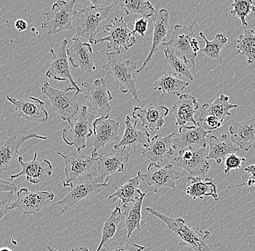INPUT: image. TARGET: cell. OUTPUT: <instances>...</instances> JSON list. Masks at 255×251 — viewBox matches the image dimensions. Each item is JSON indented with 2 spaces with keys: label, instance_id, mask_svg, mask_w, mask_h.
<instances>
[{
  "label": "cell",
  "instance_id": "cell-1",
  "mask_svg": "<svg viewBox=\"0 0 255 251\" xmlns=\"http://www.w3.org/2000/svg\"><path fill=\"white\" fill-rule=\"evenodd\" d=\"M145 210L160 219L170 231L177 235L180 240V246H186L195 251H213L206 243L207 240L211 236L210 232L189 226L181 217L171 218L151 207H146Z\"/></svg>",
  "mask_w": 255,
  "mask_h": 251
},
{
  "label": "cell",
  "instance_id": "cell-2",
  "mask_svg": "<svg viewBox=\"0 0 255 251\" xmlns=\"http://www.w3.org/2000/svg\"><path fill=\"white\" fill-rule=\"evenodd\" d=\"M108 62L103 65L108 75L114 77L123 93L130 92L133 98L141 104L136 89L137 66L135 62L125 60L116 52H107Z\"/></svg>",
  "mask_w": 255,
  "mask_h": 251
},
{
  "label": "cell",
  "instance_id": "cell-3",
  "mask_svg": "<svg viewBox=\"0 0 255 251\" xmlns=\"http://www.w3.org/2000/svg\"><path fill=\"white\" fill-rule=\"evenodd\" d=\"M195 22L190 25H175L171 39L162 43L164 47H171L178 57L189 65L191 69L195 66V58L200 51L199 41L195 38L194 26Z\"/></svg>",
  "mask_w": 255,
  "mask_h": 251
},
{
  "label": "cell",
  "instance_id": "cell-4",
  "mask_svg": "<svg viewBox=\"0 0 255 251\" xmlns=\"http://www.w3.org/2000/svg\"><path fill=\"white\" fill-rule=\"evenodd\" d=\"M41 92L49 98L53 112L71 126L72 119L79 111V105L76 101L79 92L72 85L66 87L64 90L55 89L48 82L43 84Z\"/></svg>",
  "mask_w": 255,
  "mask_h": 251
},
{
  "label": "cell",
  "instance_id": "cell-5",
  "mask_svg": "<svg viewBox=\"0 0 255 251\" xmlns=\"http://www.w3.org/2000/svg\"><path fill=\"white\" fill-rule=\"evenodd\" d=\"M113 7L114 4L104 7L92 5L77 11L75 18L78 36L86 38L91 44H95V36L105 24Z\"/></svg>",
  "mask_w": 255,
  "mask_h": 251
},
{
  "label": "cell",
  "instance_id": "cell-6",
  "mask_svg": "<svg viewBox=\"0 0 255 251\" xmlns=\"http://www.w3.org/2000/svg\"><path fill=\"white\" fill-rule=\"evenodd\" d=\"M95 115L88 112L87 106H83L77 117L72 122L71 128H64L63 138L68 146H75L78 153L87 147V140L94 134L93 124Z\"/></svg>",
  "mask_w": 255,
  "mask_h": 251
},
{
  "label": "cell",
  "instance_id": "cell-7",
  "mask_svg": "<svg viewBox=\"0 0 255 251\" xmlns=\"http://www.w3.org/2000/svg\"><path fill=\"white\" fill-rule=\"evenodd\" d=\"M108 185V182L97 183L92 175L90 174H85L74 181L71 184L69 192L65 195V198L58 202L53 203V205H61L63 209L60 213L63 214L71 209L76 203L101 193Z\"/></svg>",
  "mask_w": 255,
  "mask_h": 251
},
{
  "label": "cell",
  "instance_id": "cell-8",
  "mask_svg": "<svg viewBox=\"0 0 255 251\" xmlns=\"http://www.w3.org/2000/svg\"><path fill=\"white\" fill-rule=\"evenodd\" d=\"M75 0L71 1H57L54 3L52 9L44 13L46 20L41 24V28L48 30V35L55 34L62 31L73 28V19L77 10H75Z\"/></svg>",
  "mask_w": 255,
  "mask_h": 251
},
{
  "label": "cell",
  "instance_id": "cell-9",
  "mask_svg": "<svg viewBox=\"0 0 255 251\" xmlns=\"http://www.w3.org/2000/svg\"><path fill=\"white\" fill-rule=\"evenodd\" d=\"M104 32L107 36L102 39L96 40L95 44L108 41L107 47L114 49L115 52L121 54V48L128 50L129 48H133L136 43L134 33L129 29L128 25L124 20V17H116L112 20L111 24L106 25Z\"/></svg>",
  "mask_w": 255,
  "mask_h": 251
},
{
  "label": "cell",
  "instance_id": "cell-10",
  "mask_svg": "<svg viewBox=\"0 0 255 251\" xmlns=\"http://www.w3.org/2000/svg\"><path fill=\"white\" fill-rule=\"evenodd\" d=\"M137 175L145 185L149 187H154V193H158L161 187H169L175 195V182L179 179V172L175 170L171 164L161 167L158 164L151 162L146 173L139 171Z\"/></svg>",
  "mask_w": 255,
  "mask_h": 251
},
{
  "label": "cell",
  "instance_id": "cell-11",
  "mask_svg": "<svg viewBox=\"0 0 255 251\" xmlns=\"http://www.w3.org/2000/svg\"><path fill=\"white\" fill-rule=\"evenodd\" d=\"M81 85L87 90L84 98L88 107L100 114L101 117L108 118L112 109L110 102L113 98L108 89L106 81L104 79H97L94 84L84 82Z\"/></svg>",
  "mask_w": 255,
  "mask_h": 251
},
{
  "label": "cell",
  "instance_id": "cell-12",
  "mask_svg": "<svg viewBox=\"0 0 255 251\" xmlns=\"http://www.w3.org/2000/svg\"><path fill=\"white\" fill-rule=\"evenodd\" d=\"M177 167L187 171L193 177L205 175L210 169V162L207 159L206 149H181L178 157L174 158Z\"/></svg>",
  "mask_w": 255,
  "mask_h": 251
},
{
  "label": "cell",
  "instance_id": "cell-13",
  "mask_svg": "<svg viewBox=\"0 0 255 251\" xmlns=\"http://www.w3.org/2000/svg\"><path fill=\"white\" fill-rule=\"evenodd\" d=\"M55 198V194L51 192L38 190H29L23 187L17 191V198L12 203L10 209H17L25 214H33L42 210L49 201Z\"/></svg>",
  "mask_w": 255,
  "mask_h": 251
},
{
  "label": "cell",
  "instance_id": "cell-14",
  "mask_svg": "<svg viewBox=\"0 0 255 251\" xmlns=\"http://www.w3.org/2000/svg\"><path fill=\"white\" fill-rule=\"evenodd\" d=\"M57 155L62 157L65 163V177L63 181L64 187H71L74 181L88 174L94 164L100 160V157L94 158L92 156L89 157L80 153L65 155L58 152Z\"/></svg>",
  "mask_w": 255,
  "mask_h": 251
},
{
  "label": "cell",
  "instance_id": "cell-15",
  "mask_svg": "<svg viewBox=\"0 0 255 251\" xmlns=\"http://www.w3.org/2000/svg\"><path fill=\"white\" fill-rule=\"evenodd\" d=\"M68 44V39H65L62 42L61 47L57 52H55L53 49H50L52 57L50 61V66L45 75L49 79H54V80L69 81L73 88H76L79 92H82L73 79L71 73V68L68 60V53H67Z\"/></svg>",
  "mask_w": 255,
  "mask_h": 251
},
{
  "label": "cell",
  "instance_id": "cell-16",
  "mask_svg": "<svg viewBox=\"0 0 255 251\" xmlns=\"http://www.w3.org/2000/svg\"><path fill=\"white\" fill-rule=\"evenodd\" d=\"M7 101L15 107L19 117L28 122H44L49 119V113L45 109V104L39 98H15L7 95Z\"/></svg>",
  "mask_w": 255,
  "mask_h": 251
},
{
  "label": "cell",
  "instance_id": "cell-17",
  "mask_svg": "<svg viewBox=\"0 0 255 251\" xmlns=\"http://www.w3.org/2000/svg\"><path fill=\"white\" fill-rule=\"evenodd\" d=\"M46 140V136H40L35 133L28 134L15 135L0 141V173L7 170L9 167L18 160L19 149L25 141L30 139Z\"/></svg>",
  "mask_w": 255,
  "mask_h": 251
},
{
  "label": "cell",
  "instance_id": "cell-18",
  "mask_svg": "<svg viewBox=\"0 0 255 251\" xmlns=\"http://www.w3.org/2000/svg\"><path fill=\"white\" fill-rule=\"evenodd\" d=\"M37 151L34 153L33 160L30 162L24 161L22 157H18V163L21 166V171L17 174L10 176V179L18 178L19 177L25 176L26 180L32 184H39L45 180L49 176L52 175L53 166L47 160L37 161Z\"/></svg>",
  "mask_w": 255,
  "mask_h": 251
},
{
  "label": "cell",
  "instance_id": "cell-19",
  "mask_svg": "<svg viewBox=\"0 0 255 251\" xmlns=\"http://www.w3.org/2000/svg\"><path fill=\"white\" fill-rule=\"evenodd\" d=\"M73 45L67 49L70 63L75 68H79L82 73H92L96 70L95 58L91 44L82 42L79 37H73Z\"/></svg>",
  "mask_w": 255,
  "mask_h": 251
},
{
  "label": "cell",
  "instance_id": "cell-20",
  "mask_svg": "<svg viewBox=\"0 0 255 251\" xmlns=\"http://www.w3.org/2000/svg\"><path fill=\"white\" fill-rule=\"evenodd\" d=\"M213 131H207L202 127L183 126L179 129V133H175L173 138V148L177 149L191 148L193 149H206L208 140L207 136Z\"/></svg>",
  "mask_w": 255,
  "mask_h": 251
},
{
  "label": "cell",
  "instance_id": "cell-21",
  "mask_svg": "<svg viewBox=\"0 0 255 251\" xmlns=\"http://www.w3.org/2000/svg\"><path fill=\"white\" fill-rule=\"evenodd\" d=\"M124 149L118 150L115 155L100 156L97 162V177L95 181L97 183L108 182L110 176L123 172L125 169L126 165L130 158V153L124 154Z\"/></svg>",
  "mask_w": 255,
  "mask_h": 251
},
{
  "label": "cell",
  "instance_id": "cell-22",
  "mask_svg": "<svg viewBox=\"0 0 255 251\" xmlns=\"http://www.w3.org/2000/svg\"><path fill=\"white\" fill-rule=\"evenodd\" d=\"M151 18L154 24V31H153L150 52L141 68L137 71V73L141 72L146 65L150 63L153 55L158 49L159 46L162 43L166 42L167 38L171 33L170 23H169L170 16H169V12L166 9H161L160 10L156 11Z\"/></svg>",
  "mask_w": 255,
  "mask_h": 251
},
{
  "label": "cell",
  "instance_id": "cell-23",
  "mask_svg": "<svg viewBox=\"0 0 255 251\" xmlns=\"http://www.w3.org/2000/svg\"><path fill=\"white\" fill-rule=\"evenodd\" d=\"M175 133L162 136L157 134L150 140L147 146L141 148L143 157L154 163L162 162L165 158H170L175 153L173 137Z\"/></svg>",
  "mask_w": 255,
  "mask_h": 251
},
{
  "label": "cell",
  "instance_id": "cell-24",
  "mask_svg": "<svg viewBox=\"0 0 255 251\" xmlns=\"http://www.w3.org/2000/svg\"><path fill=\"white\" fill-rule=\"evenodd\" d=\"M119 122L111 120L109 117H100L96 119L93 124L94 148L92 152V157L97 158V151L100 148L104 147L108 143L119 140Z\"/></svg>",
  "mask_w": 255,
  "mask_h": 251
},
{
  "label": "cell",
  "instance_id": "cell-25",
  "mask_svg": "<svg viewBox=\"0 0 255 251\" xmlns=\"http://www.w3.org/2000/svg\"><path fill=\"white\" fill-rule=\"evenodd\" d=\"M169 113V109L165 106L149 104L140 107L133 108L132 117L139 119L143 128L151 130H159L165 124L164 117Z\"/></svg>",
  "mask_w": 255,
  "mask_h": 251
},
{
  "label": "cell",
  "instance_id": "cell-26",
  "mask_svg": "<svg viewBox=\"0 0 255 251\" xmlns=\"http://www.w3.org/2000/svg\"><path fill=\"white\" fill-rule=\"evenodd\" d=\"M198 109L199 103L197 98L189 93L181 94L172 109L175 119V125L179 129L188 122H192L194 126H197V122L194 116Z\"/></svg>",
  "mask_w": 255,
  "mask_h": 251
},
{
  "label": "cell",
  "instance_id": "cell-27",
  "mask_svg": "<svg viewBox=\"0 0 255 251\" xmlns=\"http://www.w3.org/2000/svg\"><path fill=\"white\" fill-rule=\"evenodd\" d=\"M229 133L234 145L248 152L255 141V118L234 124L229 128Z\"/></svg>",
  "mask_w": 255,
  "mask_h": 251
},
{
  "label": "cell",
  "instance_id": "cell-28",
  "mask_svg": "<svg viewBox=\"0 0 255 251\" xmlns=\"http://www.w3.org/2000/svg\"><path fill=\"white\" fill-rule=\"evenodd\" d=\"M209 153L207 160H215L218 165H221L226 160V157L231 154H235L240 151L239 148L233 144L229 136L223 133L218 137L211 136L208 140Z\"/></svg>",
  "mask_w": 255,
  "mask_h": 251
},
{
  "label": "cell",
  "instance_id": "cell-29",
  "mask_svg": "<svg viewBox=\"0 0 255 251\" xmlns=\"http://www.w3.org/2000/svg\"><path fill=\"white\" fill-rule=\"evenodd\" d=\"M133 120H131L129 116H127L126 119V129L124 136L121 138L119 144L113 146L114 149L119 150L123 149L125 150L127 147H132L136 149L139 145L143 148L146 147L150 141V136L147 131L141 132L137 130L136 125L138 121L134 120V124L132 123Z\"/></svg>",
  "mask_w": 255,
  "mask_h": 251
},
{
  "label": "cell",
  "instance_id": "cell-30",
  "mask_svg": "<svg viewBox=\"0 0 255 251\" xmlns=\"http://www.w3.org/2000/svg\"><path fill=\"white\" fill-rule=\"evenodd\" d=\"M188 179L190 181L191 183L186 187V193L192 199H203L205 197L210 196L215 201H218L219 197L217 190V185L213 179L207 177L203 180L202 177L193 176H189Z\"/></svg>",
  "mask_w": 255,
  "mask_h": 251
},
{
  "label": "cell",
  "instance_id": "cell-31",
  "mask_svg": "<svg viewBox=\"0 0 255 251\" xmlns=\"http://www.w3.org/2000/svg\"><path fill=\"white\" fill-rule=\"evenodd\" d=\"M139 177L137 175L128 179L122 186H115L116 192L110 195L108 199H113L114 201L119 199L121 201L119 204L126 206L138 201L142 197H146V193L139 189Z\"/></svg>",
  "mask_w": 255,
  "mask_h": 251
},
{
  "label": "cell",
  "instance_id": "cell-32",
  "mask_svg": "<svg viewBox=\"0 0 255 251\" xmlns=\"http://www.w3.org/2000/svg\"><path fill=\"white\" fill-rule=\"evenodd\" d=\"M239 106L229 103V97L226 95L221 94L213 102L205 104L201 108L199 118L212 116L218 119L221 122L224 121L226 116H231V109H237Z\"/></svg>",
  "mask_w": 255,
  "mask_h": 251
},
{
  "label": "cell",
  "instance_id": "cell-33",
  "mask_svg": "<svg viewBox=\"0 0 255 251\" xmlns=\"http://www.w3.org/2000/svg\"><path fill=\"white\" fill-rule=\"evenodd\" d=\"M138 199L135 202L124 206V214L125 216L124 227L127 230V238H130L135 230L141 231V209L143 198Z\"/></svg>",
  "mask_w": 255,
  "mask_h": 251
},
{
  "label": "cell",
  "instance_id": "cell-34",
  "mask_svg": "<svg viewBox=\"0 0 255 251\" xmlns=\"http://www.w3.org/2000/svg\"><path fill=\"white\" fill-rule=\"evenodd\" d=\"M199 35L205 42V47L201 49V52L210 60V66L211 64H214L216 61L219 65V63H221V52L223 47L228 41V38L226 35L223 33H218L213 41L207 40L203 32H199Z\"/></svg>",
  "mask_w": 255,
  "mask_h": 251
},
{
  "label": "cell",
  "instance_id": "cell-35",
  "mask_svg": "<svg viewBox=\"0 0 255 251\" xmlns=\"http://www.w3.org/2000/svg\"><path fill=\"white\" fill-rule=\"evenodd\" d=\"M113 4L119 5L121 9L125 11L127 15L138 14L146 18L152 16L156 12L152 4L144 0H116Z\"/></svg>",
  "mask_w": 255,
  "mask_h": 251
},
{
  "label": "cell",
  "instance_id": "cell-36",
  "mask_svg": "<svg viewBox=\"0 0 255 251\" xmlns=\"http://www.w3.org/2000/svg\"><path fill=\"white\" fill-rule=\"evenodd\" d=\"M189 82L180 80L173 75L165 73L160 78L155 81L154 88L155 90H162L172 96H181V93L188 85Z\"/></svg>",
  "mask_w": 255,
  "mask_h": 251
},
{
  "label": "cell",
  "instance_id": "cell-37",
  "mask_svg": "<svg viewBox=\"0 0 255 251\" xmlns=\"http://www.w3.org/2000/svg\"><path fill=\"white\" fill-rule=\"evenodd\" d=\"M123 214L121 209L120 208V204L116 206L114 211L111 213V216L105 220L102 231L101 241L100 245L96 251H100L104 247V246L109 243L110 241L115 236L118 227L121 222V217Z\"/></svg>",
  "mask_w": 255,
  "mask_h": 251
},
{
  "label": "cell",
  "instance_id": "cell-38",
  "mask_svg": "<svg viewBox=\"0 0 255 251\" xmlns=\"http://www.w3.org/2000/svg\"><path fill=\"white\" fill-rule=\"evenodd\" d=\"M164 54L168 64L169 69L173 76H182L189 81H194V76L189 70L190 67L184 60L177 56L173 49L171 50L168 48L165 49L164 50Z\"/></svg>",
  "mask_w": 255,
  "mask_h": 251
},
{
  "label": "cell",
  "instance_id": "cell-39",
  "mask_svg": "<svg viewBox=\"0 0 255 251\" xmlns=\"http://www.w3.org/2000/svg\"><path fill=\"white\" fill-rule=\"evenodd\" d=\"M237 48V53L246 57L249 64H252L255 60V31L245 30L239 35Z\"/></svg>",
  "mask_w": 255,
  "mask_h": 251
},
{
  "label": "cell",
  "instance_id": "cell-40",
  "mask_svg": "<svg viewBox=\"0 0 255 251\" xmlns=\"http://www.w3.org/2000/svg\"><path fill=\"white\" fill-rule=\"evenodd\" d=\"M233 9L231 14L234 16L239 17L242 21V25L247 26L246 18L252 12L255 11V6L252 0H234L232 4Z\"/></svg>",
  "mask_w": 255,
  "mask_h": 251
},
{
  "label": "cell",
  "instance_id": "cell-41",
  "mask_svg": "<svg viewBox=\"0 0 255 251\" xmlns=\"http://www.w3.org/2000/svg\"><path fill=\"white\" fill-rule=\"evenodd\" d=\"M144 249V246L135 243L115 242L111 247L105 245L100 251H142Z\"/></svg>",
  "mask_w": 255,
  "mask_h": 251
},
{
  "label": "cell",
  "instance_id": "cell-42",
  "mask_svg": "<svg viewBox=\"0 0 255 251\" xmlns=\"http://www.w3.org/2000/svg\"><path fill=\"white\" fill-rule=\"evenodd\" d=\"M247 160L244 157H239L236 154H231L226 157L225 160V174H229L233 169L239 170L242 168V164L246 162Z\"/></svg>",
  "mask_w": 255,
  "mask_h": 251
},
{
  "label": "cell",
  "instance_id": "cell-43",
  "mask_svg": "<svg viewBox=\"0 0 255 251\" xmlns=\"http://www.w3.org/2000/svg\"><path fill=\"white\" fill-rule=\"evenodd\" d=\"M15 192H4L0 193V220L10 210L11 201Z\"/></svg>",
  "mask_w": 255,
  "mask_h": 251
},
{
  "label": "cell",
  "instance_id": "cell-44",
  "mask_svg": "<svg viewBox=\"0 0 255 251\" xmlns=\"http://www.w3.org/2000/svg\"><path fill=\"white\" fill-rule=\"evenodd\" d=\"M134 28H133V33H138L141 37L145 36V33L147 31L148 20L144 17H141L140 19H137L133 23Z\"/></svg>",
  "mask_w": 255,
  "mask_h": 251
},
{
  "label": "cell",
  "instance_id": "cell-45",
  "mask_svg": "<svg viewBox=\"0 0 255 251\" xmlns=\"http://www.w3.org/2000/svg\"><path fill=\"white\" fill-rule=\"evenodd\" d=\"M245 170L247 173L250 174V177L249 178L248 181L245 183L241 184V185H236V186L228 187V188H231V187H253L255 185V165H250V166L247 167L245 168Z\"/></svg>",
  "mask_w": 255,
  "mask_h": 251
},
{
  "label": "cell",
  "instance_id": "cell-46",
  "mask_svg": "<svg viewBox=\"0 0 255 251\" xmlns=\"http://www.w3.org/2000/svg\"><path fill=\"white\" fill-rule=\"evenodd\" d=\"M17 186L14 183L7 182L4 179L0 178V193L4 192H16Z\"/></svg>",
  "mask_w": 255,
  "mask_h": 251
},
{
  "label": "cell",
  "instance_id": "cell-47",
  "mask_svg": "<svg viewBox=\"0 0 255 251\" xmlns=\"http://www.w3.org/2000/svg\"><path fill=\"white\" fill-rule=\"evenodd\" d=\"M15 26L18 32H22L28 28V23L22 19H18L15 21Z\"/></svg>",
  "mask_w": 255,
  "mask_h": 251
},
{
  "label": "cell",
  "instance_id": "cell-48",
  "mask_svg": "<svg viewBox=\"0 0 255 251\" xmlns=\"http://www.w3.org/2000/svg\"><path fill=\"white\" fill-rule=\"evenodd\" d=\"M71 251H89V249L87 247L75 248L72 249Z\"/></svg>",
  "mask_w": 255,
  "mask_h": 251
},
{
  "label": "cell",
  "instance_id": "cell-49",
  "mask_svg": "<svg viewBox=\"0 0 255 251\" xmlns=\"http://www.w3.org/2000/svg\"><path fill=\"white\" fill-rule=\"evenodd\" d=\"M47 249L49 251H59L57 249H55V248L50 247V246H47ZM65 251H68L66 250Z\"/></svg>",
  "mask_w": 255,
  "mask_h": 251
},
{
  "label": "cell",
  "instance_id": "cell-50",
  "mask_svg": "<svg viewBox=\"0 0 255 251\" xmlns=\"http://www.w3.org/2000/svg\"><path fill=\"white\" fill-rule=\"evenodd\" d=\"M0 251H12L10 249H8V248H1L0 249Z\"/></svg>",
  "mask_w": 255,
  "mask_h": 251
},
{
  "label": "cell",
  "instance_id": "cell-51",
  "mask_svg": "<svg viewBox=\"0 0 255 251\" xmlns=\"http://www.w3.org/2000/svg\"><path fill=\"white\" fill-rule=\"evenodd\" d=\"M0 127H1V125H0Z\"/></svg>",
  "mask_w": 255,
  "mask_h": 251
},
{
  "label": "cell",
  "instance_id": "cell-52",
  "mask_svg": "<svg viewBox=\"0 0 255 251\" xmlns=\"http://www.w3.org/2000/svg\"></svg>",
  "mask_w": 255,
  "mask_h": 251
}]
</instances>
